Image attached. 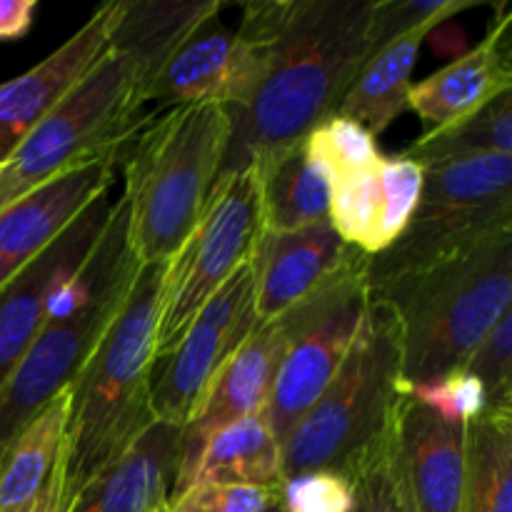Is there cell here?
Here are the masks:
<instances>
[{
	"instance_id": "cell-1",
	"label": "cell",
	"mask_w": 512,
	"mask_h": 512,
	"mask_svg": "<svg viewBox=\"0 0 512 512\" xmlns=\"http://www.w3.org/2000/svg\"><path fill=\"white\" fill-rule=\"evenodd\" d=\"M375 0H265L268 68L248 103L228 110L215 183L255 168L338 113L373 43Z\"/></svg>"
},
{
	"instance_id": "cell-2",
	"label": "cell",
	"mask_w": 512,
	"mask_h": 512,
	"mask_svg": "<svg viewBox=\"0 0 512 512\" xmlns=\"http://www.w3.org/2000/svg\"><path fill=\"white\" fill-rule=\"evenodd\" d=\"M230 138L223 105L148 115L123 150L125 233L138 265L168 263L203 215Z\"/></svg>"
},
{
	"instance_id": "cell-3",
	"label": "cell",
	"mask_w": 512,
	"mask_h": 512,
	"mask_svg": "<svg viewBox=\"0 0 512 512\" xmlns=\"http://www.w3.org/2000/svg\"><path fill=\"white\" fill-rule=\"evenodd\" d=\"M165 265H138L118 315L70 383L63 448L73 493L153 423L150 383Z\"/></svg>"
},
{
	"instance_id": "cell-4",
	"label": "cell",
	"mask_w": 512,
	"mask_h": 512,
	"mask_svg": "<svg viewBox=\"0 0 512 512\" xmlns=\"http://www.w3.org/2000/svg\"><path fill=\"white\" fill-rule=\"evenodd\" d=\"M368 293L388 305L398 325L403 385L465 368L512 310V230Z\"/></svg>"
},
{
	"instance_id": "cell-5",
	"label": "cell",
	"mask_w": 512,
	"mask_h": 512,
	"mask_svg": "<svg viewBox=\"0 0 512 512\" xmlns=\"http://www.w3.org/2000/svg\"><path fill=\"white\" fill-rule=\"evenodd\" d=\"M138 263L118 198L83 268L55 293L43 328L0 385V458L25 425L68 388L123 305Z\"/></svg>"
},
{
	"instance_id": "cell-6",
	"label": "cell",
	"mask_w": 512,
	"mask_h": 512,
	"mask_svg": "<svg viewBox=\"0 0 512 512\" xmlns=\"http://www.w3.org/2000/svg\"><path fill=\"white\" fill-rule=\"evenodd\" d=\"M400 393L398 325L388 305L370 298L343 365L280 448L283 480L308 470L348 473L385 435Z\"/></svg>"
},
{
	"instance_id": "cell-7",
	"label": "cell",
	"mask_w": 512,
	"mask_h": 512,
	"mask_svg": "<svg viewBox=\"0 0 512 512\" xmlns=\"http://www.w3.org/2000/svg\"><path fill=\"white\" fill-rule=\"evenodd\" d=\"M148 70L123 50H103L43 123L0 168V210L63 170L118 155L148 120Z\"/></svg>"
},
{
	"instance_id": "cell-8",
	"label": "cell",
	"mask_w": 512,
	"mask_h": 512,
	"mask_svg": "<svg viewBox=\"0 0 512 512\" xmlns=\"http://www.w3.org/2000/svg\"><path fill=\"white\" fill-rule=\"evenodd\" d=\"M423 170V193L405 233L368 258L370 290L512 230V155H478Z\"/></svg>"
},
{
	"instance_id": "cell-9",
	"label": "cell",
	"mask_w": 512,
	"mask_h": 512,
	"mask_svg": "<svg viewBox=\"0 0 512 512\" xmlns=\"http://www.w3.org/2000/svg\"><path fill=\"white\" fill-rule=\"evenodd\" d=\"M263 233L258 170L215 183L200 220L165 265L155 365L173 353L200 308L253 258Z\"/></svg>"
},
{
	"instance_id": "cell-10",
	"label": "cell",
	"mask_w": 512,
	"mask_h": 512,
	"mask_svg": "<svg viewBox=\"0 0 512 512\" xmlns=\"http://www.w3.org/2000/svg\"><path fill=\"white\" fill-rule=\"evenodd\" d=\"M368 303L365 265L290 310L293 335L275 373L268 403L260 413L280 448L340 370L363 325Z\"/></svg>"
},
{
	"instance_id": "cell-11",
	"label": "cell",
	"mask_w": 512,
	"mask_h": 512,
	"mask_svg": "<svg viewBox=\"0 0 512 512\" xmlns=\"http://www.w3.org/2000/svg\"><path fill=\"white\" fill-rule=\"evenodd\" d=\"M268 68V20L265 3L243 5L238 30L208 20L195 30L148 88L150 115L178 105H223L233 110L248 103Z\"/></svg>"
},
{
	"instance_id": "cell-12",
	"label": "cell",
	"mask_w": 512,
	"mask_h": 512,
	"mask_svg": "<svg viewBox=\"0 0 512 512\" xmlns=\"http://www.w3.org/2000/svg\"><path fill=\"white\" fill-rule=\"evenodd\" d=\"M258 328L255 255L200 308L173 353L160 360L150 383V415L183 428L230 355Z\"/></svg>"
},
{
	"instance_id": "cell-13",
	"label": "cell",
	"mask_w": 512,
	"mask_h": 512,
	"mask_svg": "<svg viewBox=\"0 0 512 512\" xmlns=\"http://www.w3.org/2000/svg\"><path fill=\"white\" fill-rule=\"evenodd\" d=\"M290 335H293L290 313L258 325L248 335V340L230 355L228 363L220 368V373L215 375L213 383L200 398L198 408L190 413V418L180 428L178 460H175V480L170 498L193 485L200 455L220 430L255 413H263L280 360H283L285 348L290 343Z\"/></svg>"
},
{
	"instance_id": "cell-14",
	"label": "cell",
	"mask_w": 512,
	"mask_h": 512,
	"mask_svg": "<svg viewBox=\"0 0 512 512\" xmlns=\"http://www.w3.org/2000/svg\"><path fill=\"white\" fill-rule=\"evenodd\" d=\"M113 203L110 193L95 200L48 248L0 285V385L43 328L55 293L93 253Z\"/></svg>"
},
{
	"instance_id": "cell-15",
	"label": "cell",
	"mask_w": 512,
	"mask_h": 512,
	"mask_svg": "<svg viewBox=\"0 0 512 512\" xmlns=\"http://www.w3.org/2000/svg\"><path fill=\"white\" fill-rule=\"evenodd\" d=\"M368 258L345 243L328 220L290 233H263L255 250L258 325L308 303L330 285L365 268Z\"/></svg>"
},
{
	"instance_id": "cell-16",
	"label": "cell",
	"mask_w": 512,
	"mask_h": 512,
	"mask_svg": "<svg viewBox=\"0 0 512 512\" xmlns=\"http://www.w3.org/2000/svg\"><path fill=\"white\" fill-rule=\"evenodd\" d=\"M465 433L400 393L390 418V453L410 512H460L465 488Z\"/></svg>"
},
{
	"instance_id": "cell-17",
	"label": "cell",
	"mask_w": 512,
	"mask_h": 512,
	"mask_svg": "<svg viewBox=\"0 0 512 512\" xmlns=\"http://www.w3.org/2000/svg\"><path fill=\"white\" fill-rule=\"evenodd\" d=\"M423 178V165L403 153L383 155L370 170L330 185L328 223L360 253H383L408 228L423 193Z\"/></svg>"
},
{
	"instance_id": "cell-18",
	"label": "cell",
	"mask_w": 512,
	"mask_h": 512,
	"mask_svg": "<svg viewBox=\"0 0 512 512\" xmlns=\"http://www.w3.org/2000/svg\"><path fill=\"white\" fill-rule=\"evenodd\" d=\"M118 155L88 160L0 210V285L48 248L85 208L110 193Z\"/></svg>"
},
{
	"instance_id": "cell-19",
	"label": "cell",
	"mask_w": 512,
	"mask_h": 512,
	"mask_svg": "<svg viewBox=\"0 0 512 512\" xmlns=\"http://www.w3.org/2000/svg\"><path fill=\"white\" fill-rule=\"evenodd\" d=\"M118 3H105L55 53L0 83V168L108 48Z\"/></svg>"
},
{
	"instance_id": "cell-20",
	"label": "cell",
	"mask_w": 512,
	"mask_h": 512,
	"mask_svg": "<svg viewBox=\"0 0 512 512\" xmlns=\"http://www.w3.org/2000/svg\"><path fill=\"white\" fill-rule=\"evenodd\" d=\"M512 15L495 20L483 40L443 70L410 88L408 108L430 130H443L478 113L512 90Z\"/></svg>"
},
{
	"instance_id": "cell-21",
	"label": "cell",
	"mask_w": 512,
	"mask_h": 512,
	"mask_svg": "<svg viewBox=\"0 0 512 512\" xmlns=\"http://www.w3.org/2000/svg\"><path fill=\"white\" fill-rule=\"evenodd\" d=\"M180 428L145 425L80 488L70 512H163L175 480Z\"/></svg>"
},
{
	"instance_id": "cell-22",
	"label": "cell",
	"mask_w": 512,
	"mask_h": 512,
	"mask_svg": "<svg viewBox=\"0 0 512 512\" xmlns=\"http://www.w3.org/2000/svg\"><path fill=\"white\" fill-rule=\"evenodd\" d=\"M220 10V0H123L108 43L138 60L155 80L175 50Z\"/></svg>"
},
{
	"instance_id": "cell-23",
	"label": "cell",
	"mask_w": 512,
	"mask_h": 512,
	"mask_svg": "<svg viewBox=\"0 0 512 512\" xmlns=\"http://www.w3.org/2000/svg\"><path fill=\"white\" fill-rule=\"evenodd\" d=\"M430 33L433 30H415L378 45L355 75L335 115L355 120L375 138L388 130L408 110L410 88H413L410 78L420 48Z\"/></svg>"
},
{
	"instance_id": "cell-24",
	"label": "cell",
	"mask_w": 512,
	"mask_h": 512,
	"mask_svg": "<svg viewBox=\"0 0 512 512\" xmlns=\"http://www.w3.org/2000/svg\"><path fill=\"white\" fill-rule=\"evenodd\" d=\"M260 175L265 233H290L328 220L330 180L303 148V140L255 165Z\"/></svg>"
},
{
	"instance_id": "cell-25",
	"label": "cell",
	"mask_w": 512,
	"mask_h": 512,
	"mask_svg": "<svg viewBox=\"0 0 512 512\" xmlns=\"http://www.w3.org/2000/svg\"><path fill=\"white\" fill-rule=\"evenodd\" d=\"M68 413L70 385L60 390L5 450L0 458V512H28L35 503L58 460Z\"/></svg>"
},
{
	"instance_id": "cell-26",
	"label": "cell",
	"mask_w": 512,
	"mask_h": 512,
	"mask_svg": "<svg viewBox=\"0 0 512 512\" xmlns=\"http://www.w3.org/2000/svg\"><path fill=\"white\" fill-rule=\"evenodd\" d=\"M193 483H228L280 488V443L260 413L220 430L195 468Z\"/></svg>"
},
{
	"instance_id": "cell-27",
	"label": "cell",
	"mask_w": 512,
	"mask_h": 512,
	"mask_svg": "<svg viewBox=\"0 0 512 512\" xmlns=\"http://www.w3.org/2000/svg\"><path fill=\"white\" fill-rule=\"evenodd\" d=\"M460 512H512V415L483 413L468 425Z\"/></svg>"
},
{
	"instance_id": "cell-28",
	"label": "cell",
	"mask_w": 512,
	"mask_h": 512,
	"mask_svg": "<svg viewBox=\"0 0 512 512\" xmlns=\"http://www.w3.org/2000/svg\"><path fill=\"white\" fill-rule=\"evenodd\" d=\"M490 153L512 155V90L448 128L428 130L403 155L428 168Z\"/></svg>"
},
{
	"instance_id": "cell-29",
	"label": "cell",
	"mask_w": 512,
	"mask_h": 512,
	"mask_svg": "<svg viewBox=\"0 0 512 512\" xmlns=\"http://www.w3.org/2000/svg\"><path fill=\"white\" fill-rule=\"evenodd\" d=\"M303 148L308 158L328 175L330 185L340 178L370 170L383 158L375 135L343 115H333L310 130L303 138Z\"/></svg>"
},
{
	"instance_id": "cell-30",
	"label": "cell",
	"mask_w": 512,
	"mask_h": 512,
	"mask_svg": "<svg viewBox=\"0 0 512 512\" xmlns=\"http://www.w3.org/2000/svg\"><path fill=\"white\" fill-rule=\"evenodd\" d=\"M388 430L345 473L353 483V510L350 512H410L400 490L398 473H395Z\"/></svg>"
},
{
	"instance_id": "cell-31",
	"label": "cell",
	"mask_w": 512,
	"mask_h": 512,
	"mask_svg": "<svg viewBox=\"0 0 512 512\" xmlns=\"http://www.w3.org/2000/svg\"><path fill=\"white\" fill-rule=\"evenodd\" d=\"M463 370L483 383L488 393L485 413L512 415V310L488 330V335L465 360Z\"/></svg>"
},
{
	"instance_id": "cell-32",
	"label": "cell",
	"mask_w": 512,
	"mask_h": 512,
	"mask_svg": "<svg viewBox=\"0 0 512 512\" xmlns=\"http://www.w3.org/2000/svg\"><path fill=\"white\" fill-rule=\"evenodd\" d=\"M403 393L453 425H470L488 410V393L483 383L463 368L425 383L403 385Z\"/></svg>"
},
{
	"instance_id": "cell-33",
	"label": "cell",
	"mask_w": 512,
	"mask_h": 512,
	"mask_svg": "<svg viewBox=\"0 0 512 512\" xmlns=\"http://www.w3.org/2000/svg\"><path fill=\"white\" fill-rule=\"evenodd\" d=\"M478 0H375L373 43L375 48L415 30H435Z\"/></svg>"
},
{
	"instance_id": "cell-34",
	"label": "cell",
	"mask_w": 512,
	"mask_h": 512,
	"mask_svg": "<svg viewBox=\"0 0 512 512\" xmlns=\"http://www.w3.org/2000/svg\"><path fill=\"white\" fill-rule=\"evenodd\" d=\"M283 512H350L353 483L338 470H308L280 483Z\"/></svg>"
},
{
	"instance_id": "cell-35",
	"label": "cell",
	"mask_w": 512,
	"mask_h": 512,
	"mask_svg": "<svg viewBox=\"0 0 512 512\" xmlns=\"http://www.w3.org/2000/svg\"><path fill=\"white\" fill-rule=\"evenodd\" d=\"M280 500V488L193 483L168 500L165 512H265Z\"/></svg>"
},
{
	"instance_id": "cell-36",
	"label": "cell",
	"mask_w": 512,
	"mask_h": 512,
	"mask_svg": "<svg viewBox=\"0 0 512 512\" xmlns=\"http://www.w3.org/2000/svg\"><path fill=\"white\" fill-rule=\"evenodd\" d=\"M78 493H73L68 483V470H65V448L60 445L58 460H55L53 470H50L48 480H45L43 490L30 505L28 512H70Z\"/></svg>"
},
{
	"instance_id": "cell-37",
	"label": "cell",
	"mask_w": 512,
	"mask_h": 512,
	"mask_svg": "<svg viewBox=\"0 0 512 512\" xmlns=\"http://www.w3.org/2000/svg\"><path fill=\"white\" fill-rule=\"evenodd\" d=\"M38 0H0V40H20L33 28Z\"/></svg>"
},
{
	"instance_id": "cell-38",
	"label": "cell",
	"mask_w": 512,
	"mask_h": 512,
	"mask_svg": "<svg viewBox=\"0 0 512 512\" xmlns=\"http://www.w3.org/2000/svg\"><path fill=\"white\" fill-rule=\"evenodd\" d=\"M265 512H283V508H280V500H278V503L273 505V508H268Z\"/></svg>"
},
{
	"instance_id": "cell-39",
	"label": "cell",
	"mask_w": 512,
	"mask_h": 512,
	"mask_svg": "<svg viewBox=\"0 0 512 512\" xmlns=\"http://www.w3.org/2000/svg\"><path fill=\"white\" fill-rule=\"evenodd\" d=\"M163 512H165V510H163Z\"/></svg>"
}]
</instances>
